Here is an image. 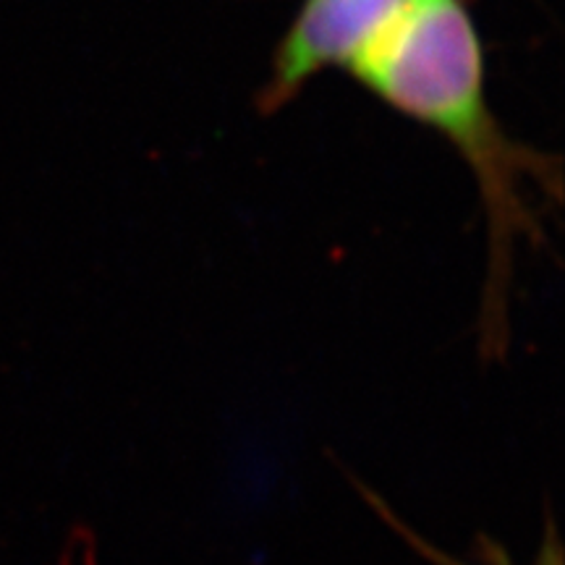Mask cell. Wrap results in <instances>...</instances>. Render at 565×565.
Segmentation results:
<instances>
[{"label": "cell", "mask_w": 565, "mask_h": 565, "mask_svg": "<svg viewBox=\"0 0 565 565\" xmlns=\"http://www.w3.org/2000/svg\"><path fill=\"white\" fill-rule=\"evenodd\" d=\"M412 0H303L273 58L265 103L278 108L330 68L353 66Z\"/></svg>", "instance_id": "2"}, {"label": "cell", "mask_w": 565, "mask_h": 565, "mask_svg": "<svg viewBox=\"0 0 565 565\" xmlns=\"http://www.w3.org/2000/svg\"><path fill=\"white\" fill-rule=\"evenodd\" d=\"M353 487H356L359 494H362L364 503L370 505L372 511L385 521L387 529H393L395 534L404 536L406 545L412 547L414 553H419L427 563H433V565H513L511 555H508V550L500 545V542H494L492 536H487V534H479L477 536L475 550H471V557H475V561H458V557H454L450 553H445V550L433 545V542L424 540L422 534H416L414 529L408 526L404 519H398V515L391 511V505H387L377 492L370 490V487L362 482V479H353ZM532 565H565L563 542H561V536H557L553 515H547L545 529H542L540 550H536V557H534Z\"/></svg>", "instance_id": "3"}, {"label": "cell", "mask_w": 565, "mask_h": 565, "mask_svg": "<svg viewBox=\"0 0 565 565\" xmlns=\"http://www.w3.org/2000/svg\"><path fill=\"white\" fill-rule=\"evenodd\" d=\"M349 74L372 95L440 131L477 173L490 225L479 351L484 362H503L511 343L508 286L515 236L534 233L519 194L529 168L492 118L484 92V61L475 21L461 0H412L406 11L353 61Z\"/></svg>", "instance_id": "1"}]
</instances>
